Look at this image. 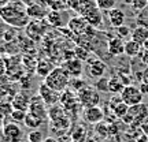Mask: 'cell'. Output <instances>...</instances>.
<instances>
[{
	"label": "cell",
	"mask_w": 148,
	"mask_h": 142,
	"mask_svg": "<svg viewBox=\"0 0 148 142\" xmlns=\"http://www.w3.org/2000/svg\"><path fill=\"white\" fill-rule=\"evenodd\" d=\"M129 108H130V107L126 105V104L121 100V97H119V99L115 97V100H112V112H114V115H115L116 118H119V119H123V118L129 113Z\"/></svg>",
	"instance_id": "obj_21"
},
{
	"label": "cell",
	"mask_w": 148,
	"mask_h": 142,
	"mask_svg": "<svg viewBox=\"0 0 148 142\" xmlns=\"http://www.w3.org/2000/svg\"><path fill=\"white\" fill-rule=\"evenodd\" d=\"M141 79H143L144 84H148V67H145L141 71Z\"/></svg>",
	"instance_id": "obj_40"
},
{
	"label": "cell",
	"mask_w": 148,
	"mask_h": 142,
	"mask_svg": "<svg viewBox=\"0 0 148 142\" xmlns=\"http://www.w3.org/2000/svg\"><path fill=\"white\" fill-rule=\"evenodd\" d=\"M96 90H100V92H108V79H106L104 77L100 78L97 82L95 84Z\"/></svg>",
	"instance_id": "obj_35"
},
{
	"label": "cell",
	"mask_w": 148,
	"mask_h": 142,
	"mask_svg": "<svg viewBox=\"0 0 148 142\" xmlns=\"http://www.w3.org/2000/svg\"><path fill=\"white\" fill-rule=\"evenodd\" d=\"M3 134H4V138L8 142H21L22 137H23L21 127L18 126L16 123H7V124H4Z\"/></svg>",
	"instance_id": "obj_11"
},
{
	"label": "cell",
	"mask_w": 148,
	"mask_h": 142,
	"mask_svg": "<svg viewBox=\"0 0 148 142\" xmlns=\"http://www.w3.org/2000/svg\"><path fill=\"white\" fill-rule=\"evenodd\" d=\"M11 105H12V109L26 112V111H29L30 99L26 94H23V93H16V94H14L12 100H11Z\"/></svg>",
	"instance_id": "obj_16"
},
{
	"label": "cell",
	"mask_w": 148,
	"mask_h": 142,
	"mask_svg": "<svg viewBox=\"0 0 148 142\" xmlns=\"http://www.w3.org/2000/svg\"><path fill=\"white\" fill-rule=\"evenodd\" d=\"M141 53V45L137 44L133 40H129V41L125 42V55L129 56V58H136Z\"/></svg>",
	"instance_id": "obj_25"
},
{
	"label": "cell",
	"mask_w": 148,
	"mask_h": 142,
	"mask_svg": "<svg viewBox=\"0 0 148 142\" xmlns=\"http://www.w3.org/2000/svg\"><path fill=\"white\" fill-rule=\"evenodd\" d=\"M64 12L60 10H52L48 12L47 15V22L51 25V26H56V27H60L63 26L66 21H64Z\"/></svg>",
	"instance_id": "obj_20"
},
{
	"label": "cell",
	"mask_w": 148,
	"mask_h": 142,
	"mask_svg": "<svg viewBox=\"0 0 148 142\" xmlns=\"http://www.w3.org/2000/svg\"><path fill=\"white\" fill-rule=\"evenodd\" d=\"M137 142H148V137L147 135H141V137L137 139Z\"/></svg>",
	"instance_id": "obj_43"
},
{
	"label": "cell",
	"mask_w": 148,
	"mask_h": 142,
	"mask_svg": "<svg viewBox=\"0 0 148 142\" xmlns=\"http://www.w3.org/2000/svg\"><path fill=\"white\" fill-rule=\"evenodd\" d=\"M55 69L52 66V63L49 62V60H40V62H37V66H36V74H38L40 77H44V78H47L49 74L52 73V70Z\"/></svg>",
	"instance_id": "obj_23"
},
{
	"label": "cell",
	"mask_w": 148,
	"mask_h": 142,
	"mask_svg": "<svg viewBox=\"0 0 148 142\" xmlns=\"http://www.w3.org/2000/svg\"><path fill=\"white\" fill-rule=\"evenodd\" d=\"M108 22H110V25L112 27H118L123 26V22H125V14H123V11L119 10V8H112V10L108 11Z\"/></svg>",
	"instance_id": "obj_18"
},
{
	"label": "cell",
	"mask_w": 148,
	"mask_h": 142,
	"mask_svg": "<svg viewBox=\"0 0 148 142\" xmlns=\"http://www.w3.org/2000/svg\"><path fill=\"white\" fill-rule=\"evenodd\" d=\"M26 12L27 16L32 19V21H42L44 18H47L48 12L45 11L44 7H41L37 3H33L30 5H26Z\"/></svg>",
	"instance_id": "obj_15"
},
{
	"label": "cell",
	"mask_w": 148,
	"mask_h": 142,
	"mask_svg": "<svg viewBox=\"0 0 148 142\" xmlns=\"http://www.w3.org/2000/svg\"><path fill=\"white\" fill-rule=\"evenodd\" d=\"M86 139H88V137H86L85 127L78 126L73 130V132H71V141L73 142H85Z\"/></svg>",
	"instance_id": "obj_27"
},
{
	"label": "cell",
	"mask_w": 148,
	"mask_h": 142,
	"mask_svg": "<svg viewBox=\"0 0 148 142\" xmlns=\"http://www.w3.org/2000/svg\"><path fill=\"white\" fill-rule=\"evenodd\" d=\"M26 36L32 41H40L45 33V21H30L26 27Z\"/></svg>",
	"instance_id": "obj_6"
},
{
	"label": "cell",
	"mask_w": 148,
	"mask_h": 142,
	"mask_svg": "<svg viewBox=\"0 0 148 142\" xmlns=\"http://www.w3.org/2000/svg\"><path fill=\"white\" fill-rule=\"evenodd\" d=\"M74 55H75V58L78 59V60L84 62V60H88V55H89V52H88L86 49H84L82 47H77L75 49H74Z\"/></svg>",
	"instance_id": "obj_32"
},
{
	"label": "cell",
	"mask_w": 148,
	"mask_h": 142,
	"mask_svg": "<svg viewBox=\"0 0 148 142\" xmlns=\"http://www.w3.org/2000/svg\"><path fill=\"white\" fill-rule=\"evenodd\" d=\"M4 21H3V19H1V16H0V32H3V27H4Z\"/></svg>",
	"instance_id": "obj_45"
},
{
	"label": "cell",
	"mask_w": 148,
	"mask_h": 142,
	"mask_svg": "<svg viewBox=\"0 0 148 142\" xmlns=\"http://www.w3.org/2000/svg\"><path fill=\"white\" fill-rule=\"evenodd\" d=\"M141 62L145 64V67H148V48L144 49V52L141 53Z\"/></svg>",
	"instance_id": "obj_39"
},
{
	"label": "cell",
	"mask_w": 148,
	"mask_h": 142,
	"mask_svg": "<svg viewBox=\"0 0 148 142\" xmlns=\"http://www.w3.org/2000/svg\"><path fill=\"white\" fill-rule=\"evenodd\" d=\"M27 139L29 142H42L44 141V135L40 130H32L27 135Z\"/></svg>",
	"instance_id": "obj_31"
},
{
	"label": "cell",
	"mask_w": 148,
	"mask_h": 142,
	"mask_svg": "<svg viewBox=\"0 0 148 142\" xmlns=\"http://www.w3.org/2000/svg\"><path fill=\"white\" fill-rule=\"evenodd\" d=\"M130 37H132L130 40L136 41L137 44H140V45L143 47V45H145L148 42V27H144V26L134 27Z\"/></svg>",
	"instance_id": "obj_19"
},
{
	"label": "cell",
	"mask_w": 148,
	"mask_h": 142,
	"mask_svg": "<svg viewBox=\"0 0 148 142\" xmlns=\"http://www.w3.org/2000/svg\"><path fill=\"white\" fill-rule=\"evenodd\" d=\"M0 16L5 25L12 27H26L30 22L27 16L26 7L19 1H11L8 4L0 7Z\"/></svg>",
	"instance_id": "obj_1"
},
{
	"label": "cell",
	"mask_w": 148,
	"mask_h": 142,
	"mask_svg": "<svg viewBox=\"0 0 148 142\" xmlns=\"http://www.w3.org/2000/svg\"><path fill=\"white\" fill-rule=\"evenodd\" d=\"M116 34H118L119 38H126V37L132 36V30H130L127 26L123 25V26H121V27H118V29H116Z\"/></svg>",
	"instance_id": "obj_36"
},
{
	"label": "cell",
	"mask_w": 148,
	"mask_h": 142,
	"mask_svg": "<svg viewBox=\"0 0 148 142\" xmlns=\"http://www.w3.org/2000/svg\"><path fill=\"white\" fill-rule=\"evenodd\" d=\"M85 142H96V141H95V139H92V138H88Z\"/></svg>",
	"instance_id": "obj_46"
},
{
	"label": "cell",
	"mask_w": 148,
	"mask_h": 142,
	"mask_svg": "<svg viewBox=\"0 0 148 142\" xmlns=\"http://www.w3.org/2000/svg\"><path fill=\"white\" fill-rule=\"evenodd\" d=\"M140 90H141V93H143L144 96L148 94V84H144V82H141V85H140Z\"/></svg>",
	"instance_id": "obj_41"
},
{
	"label": "cell",
	"mask_w": 148,
	"mask_h": 142,
	"mask_svg": "<svg viewBox=\"0 0 148 142\" xmlns=\"http://www.w3.org/2000/svg\"><path fill=\"white\" fill-rule=\"evenodd\" d=\"M84 120L89 124H99L101 123L103 118H104V113H103V109L100 107H90V108H85L84 109Z\"/></svg>",
	"instance_id": "obj_10"
},
{
	"label": "cell",
	"mask_w": 148,
	"mask_h": 142,
	"mask_svg": "<svg viewBox=\"0 0 148 142\" xmlns=\"http://www.w3.org/2000/svg\"><path fill=\"white\" fill-rule=\"evenodd\" d=\"M29 113H33L34 116L40 118L41 120H45L48 118V111L45 109V103L41 100V97L38 94H37L36 97H32V99H30Z\"/></svg>",
	"instance_id": "obj_7"
},
{
	"label": "cell",
	"mask_w": 148,
	"mask_h": 142,
	"mask_svg": "<svg viewBox=\"0 0 148 142\" xmlns=\"http://www.w3.org/2000/svg\"><path fill=\"white\" fill-rule=\"evenodd\" d=\"M125 82L122 81L119 77H112L108 79V92L114 93V94H121L122 90L125 89Z\"/></svg>",
	"instance_id": "obj_24"
},
{
	"label": "cell",
	"mask_w": 148,
	"mask_h": 142,
	"mask_svg": "<svg viewBox=\"0 0 148 142\" xmlns=\"http://www.w3.org/2000/svg\"><path fill=\"white\" fill-rule=\"evenodd\" d=\"M78 101L84 108H90V107H97L100 103V96L97 90L92 89L90 86H85L84 89L78 92Z\"/></svg>",
	"instance_id": "obj_4"
},
{
	"label": "cell",
	"mask_w": 148,
	"mask_h": 142,
	"mask_svg": "<svg viewBox=\"0 0 148 142\" xmlns=\"http://www.w3.org/2000/svg\"><path fill=\"white\" fill-rule=\"evenodd\" d=\"M96 7L100 11H108L115 8V0H95Z\"/></svg>",
	"instance_id": "obj_29"
},
{
	"label": "cell",
	"mask_w": 148,
	"mask_h": 142,
	"mask_svg": "<svg viewBox=\"0 0 148 142\" xmlns=\"http://www.w3.org/2000/svg\"><path fill=\"white\" fill-rule=\"evenodd\" d=\"M77 100H78V97H75L71 92L64 90L63 93L60 94V101H59V103L62 104L63 108H66L67 111H70V109H73L74 105L77 104Z\"/></svg>",
	"instance_id": "obj_22"
},
{
	"label": "cell",
	"mask_w": 148,
	"mask_h": 142,
	"mask_svg": "<svg viewBox=\"0 0 148 142\" xmlns=\"http://www.w3.org/2000/svg\"><path fill=\"white\" fill-rule=\"evenodd\" d=\"M121 100L129 107H134V105H138L143 103V99H144V94L141 93L140 88H137L136 85H126L125 89L122 90L121 94Z\"/></svg>",
	"instance_id": "obj_3"
},
{
	"label": "cell",
	"mask_w": 148,
	"mask_h": 142,
	"mask_svg": "<svg viewBox=\"0 0 148 142\" xmlns=\"http://www.w3.org/2000/svg\"><path fill=\"white\" fill-rule=\"evenodd\" d=\"M107 51L111 56H121L125 53V42L119 37H112L108 40L107 44Z\"/></svg>",
	"instance_id": "obj_14"
},
{
	"label": "cell",
	"mask_w": 148,
	"mask_h": 142,
	"mask_svg": "<svg viewBox=\"0 0 148 142\" xmlns=\"http://www.w3.org/2000/svg\"><path fill=\"white\" fill-rule=\"evenodd\" d=\"M70 85H73L75 89H78V92L81 89H84V88H85V82L81 78H74L73 81L70 79Z\"/></svg>",
	"instance_id": "obj_38"
},
{
	"label": "cell",
	"mask_w": 148,
	"mask_h": 142,
	"mask_svg": "<svg viewBox=\"0 0 148 142\" xmlns=\"http://www.w3.org/2000/svg\"><path fill=\"white\" fill-rule=\"evenodd\" d=\"M107 71V66L100 59H93L88 63V73L92 78H103Z\"/></svg>",
	"instance_id": "obj_13"
},
{
	"label": "cell",
	"mask_w": 148,
	"mask_h": 142,
	"mask_svg": "<svg viewBox=\"0 0 148 142\" xmlns=\"http://www.w3.org/2000/svg\"><path fill=\"white\" fill-rule=\"evenodd\" d=\"M42 142H59L56 138H53V137H47V138H44V141Z\"/></svg>",
	"instance_id": "obj_42"
},
{
	"label": "cell",
	"mask_w": 148,
	"mask_h": 142,
	"mask_svg": "<svg viewBox=\"0 0 148 142\" xmlns=\"http://www.w3.org/2000/svg\"><path fill=\"white\" fill-rule=\"evenodd\" d=\"M37 94L41 97V100L45 103V105H55L56 103L60 101V93L55 92L53 89H51L48 85H45L42 82L40 86H38V93Z\"/></svg>",
	"instance_id": "obj_5"
},
{
	"label": "cell",
	"mask_w": 148,
	"mask_h": 142,
	"mask_svg": "<svg viewBox=\"0 0 148 142\" xmlns=\"http://www.w3.org/2000/svg\"><path fill=\"white\" fill-rule=\"evenodd\" d=\"M44 84L58 93H63L66 88L70 85V75L64 71L63 67H55L52 73L44 79Z\"/></svg>",
	"instance_id": "obj_2"
},
{
	"label": "cell",
	"mask_w": 148,
	"mask_h": 142,
	"mask_svg": "<svg viewBox=\"0 0 148 142\" xmlns=\"http://www.w3.org/2000/svg\"><path fill=\"white\" fill-rule=\"evenodd\" d=\"M11 118H12V120L14 122H23L25 120V118H26V112H23V111H18V109H12L11 112Z\"/></svg>",
	"instance_id": "obj_34"
},
{
	"label": "cell",
	"mask_w": 148,
	"mask_h": 142,
	"mask_svg": "<svg viewBox=\"0 0 148 142\" xmlns=\"http://www.w3.org/2000/svg\"><path fill=\"white\" fill-rule=\"evenodd\" d=\"M108 126H106V124H103V123H99V124H96V132L100 135L101 134V137L104 138L108 135Z\"/></svg>",
	"instance_id": "obj_37"
},
{
	"label": "cell",
	"mask_w": 148,
	"mask_h": 142,
	"mask_svg": "<svg viewBox=\"0 0 148 142\" xmlns=\"http://www.w3.org/2000/svg\"><path fill=\"white\" fill-rule=\"evenodd\" d=\"M10 92V81L7 77L0 75V97H4Z\"/></svg>",
	"instance_id": "obj_30"
},
{
	"label": "cell",
	"mask_w": 148,
	"mask_h": 142,
	"mask_svg": "<svg viewBox=\"0 0 148 142\" xmlns=\"http://www.w3.org/2000/svg\"><path fill=\"white\" fill-rule=\"evenodd\" d=\"M79 16H82L85 21L88 22V25L92 27H99L103 23V16H101V12L100 10L95 5H92L89 10H86L82 14V15H79Z\"/></svg>",
	"instance_id": "obj_9"
},
{
	"label": "cell",
	"mask_w": 148,
	"mask_h": 142,
	"mask_svg": "<svg viewBox=\"0 0 148 142\" xmlns=\"http://www.w3.org/2000/svg\"><path fill=\"white\" fill-rule=\"evenodd\" d=\"M67 26H69V30L70 32H73L74 34H85L86 30H88V22L85 21L82 16H74V18H70L69 22H67Z\"/></svg>",
	"instance_id": "obj_12"
},
{
	"label": "cell",
	"mask_w": 148,
	"mask_h": 142,
	"mask_svg": "<svg viewBox=\"0 0 148 142\" xmlns=\"http://www.w3.org/2000/svg\"><path fill=\"white\" fill-rule=\"evenodd\" d=\"M67 5L71 10L77 11L79 15H82L86 10L95 5V0H67Z\"/></svg>",
	"instance_id": "obj_17"
},
{
	"label": "cell",
	"mask_w": 148,
	"mask_h": 142,
	"mask_svg": "<svg viewBox=\"0 0 148 142\" xmlns=\"http://www.w3.org/2000/svg\"><path fill=\"white\" fill-rule=\"evenodd\" d=\"M64 116V109L63 107H59V105H52L51 109H48V118L51 120H56V119H60Z\"/></svg>",
	"instance_id": "obj_28"
},
{
	"label": "cell",
	"mask_w": 148,
	"mask_h": 142,
	"mask_svg": "<svg viewBox=\"0 0 148 142\" xmlns=\"http://www.w3.org/2000/svg\"><path fill=\"white\" fill-rule=\"evenodd\" d=\"M62 67H63L64 71L70 75V78H81V75H82V73H84V66H82V62L78 60L77 58L66 60Z\"/></svg>",
	"instance_id": "obj_8"
},
{
	"label": "cell",
	"mask_w": 148,
	"mask_h": 142,
	"mask_svg": "<svg viewBox=\"0 0 148 142\" xmlns=\"http://www.w3.org/2000/svg\"><path fill=\"white\" fill-rule=\"evenodd\" d=\"M23 123H25V126H26L27 128H30V130H38V128L41 127V124L44 123V120H41L40 118L34 116L33 113H29V112H27Z\"/></svg>",
	"instance_id": "obj_26"
},
{
	"label": "cell",
	"mask_w": 148,
	"mask_h": 142,
	"mask_svg": "<svg viewBox=\"0 0 148 142\" xmlns=\"http://www.w3.org/2000/svg\"><path fill=\"white\" fill-rule=\"evenodd\" d=\"M8 3H11V0H0V7H3V5L8 4Z\"/></svg>",
	"instance_id": "obj_44"
},
{
	"label": "cell",
	"mask_w": 148,
	"mask_h": 142,
	"mask_svg": "<svg viewBox=\"0 0 148 142\" xmlns=\"http://www.w3.org/2000/svg\"><path fill=\"white\" fill-rule=\"evenodd\" d=\"M130 4H132L133 10L141 11L148 5V0H130Z\"/></svg>",
	"instance_id": "obj_33"
}]
</instances>
